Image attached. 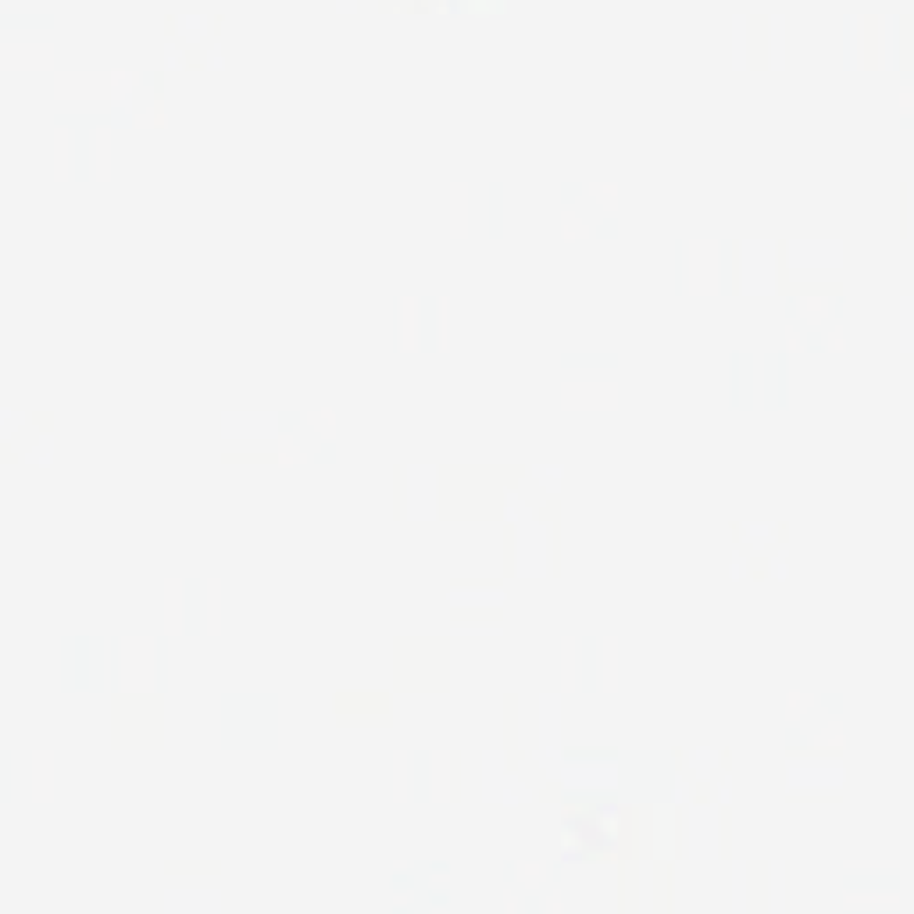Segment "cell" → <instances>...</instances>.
<instances>
[{"instance_id":"obj_1","label":"cell","mask_w":914,"mask_h":914,"mask_svg":"<svg viewBox=\"0 0 914 914\" xmlns=\"http://www.w3.org/2000/svg\"><path fill=\"white\" fill-rule=\"evenodd\" d=\"M725 243H707V240H693V243H682L679 254V268L690 265V272H682V290L686 293H722L725 290V275H722V265L729 258H722L725 254Z\"/></svg>"},{"instance_id":"obj_2","label":"cell","mask_w":914,"mask_h":914,"mask_svg":"<svg viewBox=\"0 0 914 914\" xmlns=\"http://www.w3.org/2000/svg\"><path fill=\"white\" fill-rule=\"evenodd\" d=\"M740 293H779V243H740Z\"/></svg>"},{"instance_id":"obj_3","label":"cell","mask_w":914,"mask_h":914,"mask_svg":"<svg viewBox=\"0 0 914 914\" xmlns=\"http://www.w3.org/2000/svg\"><path fill=\"white\" fill-rule=\"evenodd\" d=\"M786 297H790V315L800 318L804 325H825L832 315H836V311L843 308L840 286H822V290H811V286H790Z\"/></svg>"},{"instance_id":"obj_4","label":"cell","mask_w":914,"mask_h":914,"mask_svg":"<svg viewBox=\"0 0 914 914\" xmlns=\"http://www.w3.org/2000/svg\"><path fill=\"white\" fill-rule=\"evenodd\" d=\"M422 300H397V350H422Z\"/></svg>"},{"instance_id":"obj_5","label":"cell","mask_w":914,"mask_h":914,"mask_svg":"<svg viewBox=\"0 0 914 914\" xmlns=\"http://www.w3.org/2000/svg\"><path fill=\"white\" fill-rule=\"evenodd\" d=\"M504 590H497V586H454L450 590V604H454V611L457 607H500L504 604Z\"/></svg>"},{"instance_id":"obj_6","label":"cell","mask_w":914,"mask_h":914,"mask_svg":"<svg viewBox=\"0 0 914 914\" xmlns=\"http://www.w3.org/2000/svg\"><path fill=\"white\" fill-rule=\"evenodd\" d=\"M450 236L465 240L468 236V186L454 183L450 186Z\"/></svg>"},{"instance_id":"obj_7","label":"cell","mask_w":914,"mask_h":914,"mask_svg":"<svg viewBox=\"0 0 914 914\" xmlns=\"http://www.w3.org/2000/svg\"><path fill=\"white\" fill-rule=\"evenodd\" d=\"M561 236H565L568 243H572V240H590L593 229H590L586 222H582V218L575 215V211H568V208H565V211H561Z\"/></svg>"},{"instance_id":"obj_8","label":"cell","mask_w":914,"mask_h":914,"mask_svg":"<svg viewBox=\"0 0 914 914\" xmlns=\"http://www.w3.org/2000/svg\"><path fill=\"white\" fill-rule=\"evenodd\" d=\"M597 647H604V690H615V672H618V640L615 636H604L597 640Z\"/></svg>"},{"instance_id":"obj_9","label":"cell","mask_w":914,"mask_h":914,"mask_svg":"<svg viewBox=\"0 0 914 914\" xmlns=\"http://www.w3.org/2000/svg\"><path fill=\"white\" fill-rule=\"evenodd\" d=\"M586 193L597 197V204L607 211V215H615L618 211V186L615 183H593V186H586Z\"/></svg>"},{"instance_id":"obj_10","label":"cell","mask_w":914,"mask_h":914,"mask_svg":"<svg viewBox=\"0 0 914 914\" xmlns=\"http://www.w3.org/2000/svg\"><path fill=\"white\" fill-rule=\"evenodd\" d=\"M561 650H565V661H561V672H565V690H575V672H579L575 650H579V640H565L561 643Z\"/></svg>"},{"instance_id":"obj_11","label":"cell","mask_w":914,"mask_h":914,"mask_svg":"<svg viewBox=\"0 0 914 914\" xmlns=\"http://www.w3.org/2000/svg\"><path fill=\"white\" fill-rule=\"evenodd\" d=\"M308 425H315L318 436H325V440H333V436H336V411H333V408L311 411V415H308Z\"/></svg>"},{"instance_id":"obj_12","label":"cell","mask_w":914,"mask_h":914,"mask_svg":"<svg viewBox=\"0 0 914 914\" xmlns=\"http://www.w3.org/2000/svg\"><path fill=\"white\" fill-rule=\"evenodd\" d=\"M279 461H283V465H304V461H308V454H304V450H297L293 436H283V440H279Z\"/></svg>"},{"instance_id":"obj_13","label":"cell","mask_w":914,"mask_h":914,"mask_svg":"<svg viewBox=\"0 0 914 914\" xmlns=\"http://www.w3.org/2000/svg\"><path fill=\"white\" fill-rule=\"evenodd\" d=\"M822 350H832V354H843V350H847V340H843L840 322H836L832 329H825V333H822Z\"/></svg>"},{"instance_id":"obj_14","label":"cell","mask_w":914,"mask_h":914,"mask_svg":"<svg viewBox=\"0 0 914 914\" xmlns=\"http://www.w3.org/2000/svg\"><path fill=\"white\" fill-rule=\"evenodd\" d=\"M736 68H747V29H743V18H736Z\"/></svg>"},{"instance_id":"obj_15","label":"cell","mask_w":914,"mask_h":914,"mask_svg":"<svg viewBox=\"0 0 914 914\" xmlns=\"http://www.w3.org/2000/svg\"><path fill=\"white\" fill-rule=\"evenodd\" d=\"M786 350H790V354H804L807 350L804 333H797V322H790V329H786Z\"/></svg>"},{"instance_id":"obj_16","label":"cell","mask_w":914,"mask_h":914,"mask_svg":"<svg viewBox=\"0 0 914 914\" xmlns=\"http://www.w3.org/2000/svg\"><path fill=\"white\" fill-rule=\"evenodd\" d=\"M768 25H772V33H775L772 68H782V25H786V22H782V18H772V22H768Z\"/></svg>"},{"instance_id":"obj_17","label":"cell","mask_w":914,"mask_h":914,"mask_svg":"<svg viewBox=\"0 0 914 914\" xmlns=\"http://www.w3.org/2000/svg\"><path fill=\"white\" fill-rule=\"evenodd\" d=\"M500 11H504V4H465L461 15H500Z\"/></svg>"},{"instance_id":"obj_18","label":"cell","mask_w":914,"mask_h":914,"mask_svg":"<svg viewBox=\"0 0 914 914\" xmlns=\"http://www.w3.org/2000/svg\"><path fill=\"white\" fill-rule=\"evenodd\" d=\"M529 472L536 475V479H547V482H550V479H561V472H565V468L554 465V468H529ZM547 490H550V493H557L554 486H547Z\"/></svg>"},{"instance_id":"obj_19","label":"cell","mask_w":914,"mask_h":914,"mask_svg":"<svg viewBox=\"0 0 914 914\" xmlns=\"http://www.w3.org/2000/svg\"><path fill=\"white\" fill-rule=\"evenodd\" d=\"M811 704H815V693H793L790 697V711H807Z\"/></svg>"},{"instance_id":"obj_20","label":"cell","mask_w":914,"mask_h":914,"mask_svg":"<svg viewBox=\"0 0 914 914\" xmlns=\"http://www.w3.org/2000/svg\"><path fill=\"white\" fill-rule=\"evenodd\" d=\"M900 115H904V122L911 118V86H900Z\"/></svg>"}]
</instances>
